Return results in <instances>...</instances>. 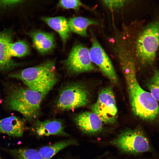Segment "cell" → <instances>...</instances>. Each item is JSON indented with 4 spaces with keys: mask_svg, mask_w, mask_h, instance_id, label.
Listing matches in <instances>:
<instances>
[{
    "mask_svg": "<svg viewBox=\"0 0 159 159\" xmlns=\"http://www.w3.org/2000/svg\"><path fill=\"white\" fill-rule=\"evenodd\" d=\"M121 68L126 82L132 111L141 119L151 122L159 121V104L151 94L140 86L136 76L132 55L127 52L118 54Z\"/></svg>",
    "mask_w": 159,
    "mask_h": 159,
    "instance_id": "cell-1",
    "label": "cell"
},
{
    "mask_svg": "<svg viewBox=\"0 0 159 159\" xmlns=\"http://www.w3.org/2000/svg\"><path fill=\"white\" fill-rule=\"evenodd\" d=\"M4 102L7 107L17 111L32 121L39 116L44 97L40 92L14 84L7 85Z\"/></svg>",
    "mask_w": 159,
    "mask_h": 159,
    "instance_id": "cell-2",
    "label": "cell"
},
{
    "mask_svg": "<svg viewBox=\"0 0 159 159\" xmlns=\"http://www.w3.org/2000/svg\"><path fill=\"white\" fill-rule=\"evenodd\" d=\"M9 77L21 80L28 88L40 93L44 97L57 81L55 63L51 61L11 73Z\"/></svg>",
    "mask_w": 159,
    "mask_h": 159,
    "instance_id": "cell-3",
    "label": "cell"
},
{
    "mask_svg": "<svg viewBox=\"0 0 159 159\" xmlns=\"http://www.w3.org/2000/svg\"><path fill=\"white\" fill-rule=\"evenodd\" d=\"M159 46V19L145 26L139 34L135 46L136 57L143 64L151 65Z\"/></svg>",
    "mask_w": 159,
    "mask_h": 159,
    "instance_id": "cell-4",
    "label": "cell"
},
{
    "mask_svg": "<svg viewBox=\"0 0 159 159\" xmlns=\"http://www.w3.org/2000/svg\"><path fill=\"white\" fill-rule=\"evenodd\" d=\"M89 102V92L82 84L74 83L67 86L59 94L57 102L62 110H73L87 105Z\"/></svg>",
    "mask_w": 159,
    "mask_h": 159,
    "instance_id": "cell-5",
    "label": "cell"
},
{
    "mask_svg": "<svg viewBox=\"0 0 159 159\" xmlns=\"http://www.w3.org/2000/svg\"><path fill=\"white\" fill-rule=\"evenodd\" d=\"M111 143L123 151L132 153H144L151 150L148 139L139 128L122 133Z\"/></svg>",
    "mask_w": 159,
    "mask_h": 159,
    "instance_id": "cell-6",
    "label": "cell"
},
{
    "mask_svg": "<svg viewBox=\"0 0 159 159\" xmlns=\"http://www.w3.org/2000/svg\"><path fill=\"white\" fill-rule=\"evenodd\" d=\"M91 109L102 122L109 124L115 122L117 109L114 94L111 87L104 88L100 91L97 101Z\"/></svg>",
    "mask_w": 159,
    "mask_h": 159,
    "instance_id": "cell-7",
    "label": "cell"
},
{
    "mask_svg": "<svg viewBox=\"0 0 159 159\" xmlns=\"http://www.w3.org/2000/svg\"><path fill=\"white\" fill-rule=\"evenodd\" d=\"M92 46L89 50L91 60L114 84L118 82L117 74L109 57L95 36L92 37Z\"/></svg>",
    "mask_w": 159,
    "mask_h": 159,
    "instance_id": "cell-8",
    "label": "cell"
},
{
    "mask_svg": "<svg viewBox=\"0 0 159 159\" xmlns=\"http://www.w3.org/2000/svg\"><path fill=\"white\" fill-rule=\"evenodd\" d=\"M65 64L68 70L74 73L90 72L95 68L90 59L89 50L81 44L73 47Z\"/></svg>",
    "mask_w": 159,
    "mask_h": 159,
    "instance_id": "cell-9",
    "label": "cell"
},
{
    "mask_svg": "<svg viewBox=\"0 0 159 159\" xmlns=\"http://www.w3.org/2000/svg\"><path fill=\"white\" fill-rule=\"evenodd\" d=\"M75 124L83 132L94 134L101 131L102 122L99 117L92 111H85L76 115L74 118Z\"/></svg>",
    "mask_w": 159,
    "mask_h": 159,
    "instance_id": "cell-10",
    "label": "cell"
},
{
    "mask_svg": "<svg viewBox=\"0 0 159 159\" xmlns=\"http://www.w3.org/2000/svg\"><path fill=\"white\" fill-rule=\"evenodd\" d=\"M13 34L11 31H0V71H6L19 66L11 57L9 47L12 42Z\"/></svg>",
    "mask_w": 159,
    "mask_h": 159,
    "instance_id": "cell-11",
    "label": "cell"
},
{
    "mask_svg": "<svg viewBox=\"0 0 159 159\" xmlns=\"http://www.w3.org/2000/svg\"><path fill=\"white\" fill-rule=\"evenodd\" d=\"M62 122L57 119L47 120L44 121L36 120L32 128V131L38 136L52 135L68 136L64 131Z\"/></svg>",
    "mask_w": 159,
    "mask_h": 159,
    "instance_id": "cell-12",
    "label": "cell"
},
{
    "mask_svg": "<svg viewBox=\"0 0 159 159\" xmlns=\"http://www.w3.org/2000/svg\"><path fill=\"white\" fill-rule=\"evenodd\" d=\"M24 128V120L15 116H11L0 120V132L9 136L21 137Z\"/></svg>",
    "mask_w": 159,
    "mask_h": 159,
    "instance_id": "cell-13",
    "label": "cell"
},
{
    "mask_svg": "<svg viewBox=\"0 0 159 159\" xmlns=\"http://www.w3.org/2000/svg\"><path fill=\"white\" fill-rule=\"evenodd\" d=\"M34 47L40 53H47L53 49L55 46L54 34L40 31L31 33Z\"/></svg>",
    "mask_w": 159,
    "mask_h": 159,
    "instance_id": "cell-14",
    "label": "cell"
},
{
    "mask_svg": "<svg viewBox=\"0 0 159 159\" xmlns=\"http://www.w3.org/2000/svg\"><path fill=\"white\" fill-rule=\"evenodd\" d=\"M42 19L59 34L63 45H64L70 34V30L67 20L64 17L61 16L43 17Z\"/></svg>",
    "mask_w": 159,
    "mask_h": 159,
    "instance_id": "cell-15",
    "label": "cell"
},
{
    "mask_svg": "<svg viewBox=\"0 0 159 159\" xmlns=\"http://www.w3.org/2000/svg\"><path fill=\"white\" fill-rule=\"evenodd\" d=\"M78 145L75 139H71L57 142L40 148L38 151L43 159H50L60 150L71 145Z\"/></svg>",
    "mask_w": 159,
    "mask_h": 159,
    "instance_id": "cell-16",
    "label": "cell"
},
{
    "mask_svg": "<svg viewBox=\"0 0 159 159\" xmlns=\"http://www.w3.org/2000/svg\"><path fill=\"white\" fill-rule=\"evenodd\" d=\"M68 22L70 31L83 37L87 36V30L89 26L98 24L96 21L82 17H72Z\"/></svg>",
    "mask_w": 159,
    "mask_h": 159,
    "instance_id": "cell-17",
    "label": "cell"
},
{
    "mask_svg": "<svg viewBox=\"0 0 159 159\" xmlns=\"http://www.w3.org/2000/svg\"><path fill=\"white\" fill-rule=\"evenodd\" d=\"M14 159H43L38 151L34 149H6Z\"/></svg>",
    "mask_w": 159,
    "mask_h": 159,
    "instance_id": "cell-18",
    "label": "cell"
},
{
    "mask_svg": "<svg viewBox=\"0 0 159 159\" xmlns=\"http://www.w3.org/2000/svg\"><path fill=\"white\" fill-rule=\"evenodd\" d=\"M9 52L11 58L12 57H21L28 55L30 53V49L25 41L19 40L11 43Z\"/></svg>",
    "mask_w": 159,
    "mask_h": 159,
    "instance_id": "cell-19",
    "label": "cell"
},
{
    "mask_svg": "<svg viewBox=\"0 0 159 159\" xmlns=\"http://www.w3.org/2000/svg\"><path fill=\"white\" fill-rule=\"evenodd\" d=\"M146 86L149 92L159 102V69L156 70L148 80Z\"/></svg>",
    "mask_w": 159,
    "mask_h": 159,
    "instance_id": "cell-20",
    "label": "cell"
},
{
    "mask_svg": "<svg viewBox=\"0 0 159 159\" xmlns=\"http://www.w3.org/2000/svg\"><path fill=\"white\" fill-rule=\"evenodd\" d=\"M59 4L65 9H78L82 5L80 1L77 0H60Z\"/></svg>",
    "mask_w": 159,
    "mask_h": 159,
    "instance_id": "cell-21",
    "label": "cell"
},
{
    "mask_svg": "<svg viewBox=\"0 0 159 159\" xmlns=\"http://www.w3.org/2000/svg\"><path fill=\"white\" fill-rule=\"evenodd\" d=\"M128 1L126 0H103V4L111 9L120 8L124 6Z\"/></svg>",
    "mask_w": 159,
    "mask_h": 159,
    "instance_id": "cell-22",
    "label": "cell"
},
{
    "mask_svg": "<svg viewBox=\"0 0 159 159\" xmlns=\"http://www.w3.org/2000/svg\"><path fill=\"white\" fill-rule=\"evenodd\" d=\"M0 159H2L0 156Z\"/></svg>",
    "mask_w": 159,
    "mask_h": 159,
    "instance_id": "cell-23",
    "label": "cell"
}]
</instances>
